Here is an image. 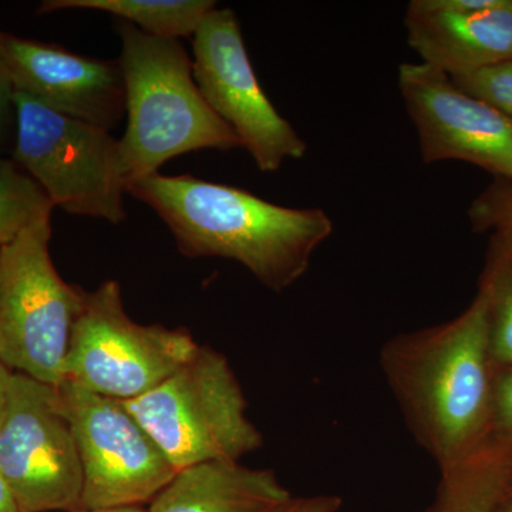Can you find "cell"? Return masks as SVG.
Instances as JSON below:
<instances>
[{
	"label": "cell",
	"instance_id": "cell-18",
	"mask_svg": "<svg viewBox=\"0 0 512 512\" xmlns=\"http://www.w3.org/2000/svg\"><path fill=\"white\" fill-rule=\"evenodd\" d=\"M53 210L42 188L15 161L0 160V247Z\"/></svg>",
	"mask_w": 512,
	"mask_h": 512
},
{
	"label": "cell",
	"instance_id": "cell-16",
	"mask_svg": "<svg viewBox=\"0 0 512 512\" xmlns=\"http://www.w3.org/2000/svg\"><path fill=\"white\" fill-rule=\"evenodd\" d=\"M512 464V450L487 444L457 466L440 471L436 498L427 512H491Z\"/></svg>",
	"mask_w": 512,
	"mask_h": 512
},
{
	"label": "cell",
	"instance_id": "cell-5",
	"mask_svg": "<svg viewBox=\"0 0 512 512\" xmlns=\"http://www.w3.org/2000/svg\"><path fill=\"white\" fill-rule=\"evenodd\" d=\"M52 214L0 247V359L16 373L59 386L86 291L66 284L50 258Z\"/></svg>",
	"mask_w": 512,
	"mask_h": 512
},
{
	"label": "cell",
	"instance_id": "cell-22",
	"mask_svg": "<svg viewBox=\"0 0 512 512\" xmlns=\"http://www.w3.org/2000/svg\"><path fill=\"white\" fill-rule=\"evenodd\" d=\"M0 36H2V30H0ZM10 120H15V87L10 79L5 56H3L2 40H0V140L8 131Z\"/></svg>",
	"mask_w": 512,
	"mask_h": 512
},
{
	"label": "cell",
	"instance_id": "cell-2",
	"mask_svg": "<svg viewBox=\"0 0 512 512\" xmlns=\"http://www.w3.org/2000/svg\"><path fill=\"white\" fill-rule=\"evenodd\" d=\"M127 192L164 221L181 254L232 259L275 292L298 282L333 234L320 208L282 207L192 175L153 174Z\"/></svg>",
	"mask_w": 512,
	"mask_h": 512
},
{
	"label": "cell",
	"instance_id": "cell-3",
	"mask_svg": "<svg viewBox=\"0 0 512 512\" xmlns=\"http://www.w3.org/2000/svg\"><path fill=\"white\" fill-rule=\"evenodd\" d=\"M119 35L127 117L119 148L126 191L174 157L242 147L235 131L202 96L180 40L147 35L123 20Z\"/></svg>",
	"mask_w": 512,
	"mask_h": 512
},
{
	"label": "cell",
	"instance_id": "cell-1",
	"mask_svg": "<svg viewBox=\"0 0 512 512\" xmlns=\"http://www.w3.org/2000/svg\"><path fill=\"white\" fill-rule=\"evenodd\" d=\"M380 367L407 429L440 471L490 444L497 369L480 292L450 322L387 340Z\"/></svg>",
	"mask_w": 512,
	"mask_h": 512
},
{
	"label": "cell",
	"instance_id": "cell-11",
	"mask_svg": "<svg viewBox=\"0 0 512 512\" xmlns=\"http://www.w3.org/2000/svg\"><path fill=\"white\" fill-rule=\"evenodd\" d=\"M399 89L424 163L467 161L512 181V117L426 63H403Z\"/></svg>",
	"mask_w": 512,
	"mask_h": 512
},
{
	"label": "cell",
	"instance_id": "cell-7",
	"mask_svg": "<svg viewBox=\"0 0 512 512\" xmlns=\"http://www.w3.org/2000/svg\"><path fill=\"white\" fill-rule=\"evenodd\" d=\"M200 345L183 328L140 325L119 282L86 292L70 336L64 380L119 402L138 399L184 366Z\"/></svg>",
	"mask_w": 512,
	"mask_h": 512
},
{
	"label": "cell",
	"instance_id": "cell-26",
	"mask_svg": "<svg viewBox=\"0 0 512 512\" xmlns=\"http://www.w3.org/2000/svg\"><path fill=\"white\" fill-rule=\"evenodd\" d=\"M0 512H22L2 477H0Z\"/></svg>",
	"mask_w": 512,
	"mask_h": 512
},
{
	"label": "cell",
	"instance_id": "cell-6",
	"mask_svg": "<svg viewBox=\"0 0 512 512\" xmlns=\"http://www.w3.org/2000/svg\"><path fill=\"white\" fill-rule=\"evenodd\" d=\"M13 161L53 207L111 224L126 221V185L119 140L109 130L73 119L15 92Z\"/></svg>",
	"mask_w": 512,
	"mask_h": 512
},
{
	"label": "cell",
	"instance_id": "cell-9",
	"mask_svg": "<svg viewBox=\"0 0 512 512\" xmlns=\"http://www.w3.org/2000/svg\"><path fill=\"white\" fill-rule=\"evenodd\" d=\"M0 477L22 512L83 511V470L56 387L13 373L0 423Z\"/></svg>",
	"mask_w": 512,
	"mask_h": 512
},
{
	"label": "cell",
	"instance_id": "cell-10",
	"mask_svg": "<svg viewBox=\"0 0 512 512\" xmlns=\"http://www.w3.org/2000/svg\"><path fill=\"white\" fill-rule=\"evenodd\" d=\"M192 72L211 109L237 134L241 146L264 173L308 151L288 120L266 96L249 60L237 15L214 8L192 36Z\"/></svg>",
	"mask_w": 512,
	"mask_h": 512
},
{
	"label": "cell",
	"instance_id": "cell-15",
	"mask_svg": "<svg viewBox=\"0 0 512 512\" xmlns=\"http://www.w3.org/2000/svg\"><path fill=\"white\" fill-rule=\"evenodd\" d=\"M217 8L212 0H47L39 13L86 9L110 13L147 35L178 39L192 37L202 19Z\"/></svg>",
	"mask_w": 512,
	"mask_h": 512
},
{
	"label": "cell",
	"instance_id": "cell-12",
	"mask_svg": "<svg viewBox=\"0 0 512 512\" xmlns=\"http://www.w3.org/2000/svg\"><path fill=\"white\" fill-rule=\"evenodd\" d=\"M0 40L15 92L104 130H113L126 116L119 60L83 56L6 32Z\"/></svg>",
	"mask_w": 512,
	"mask_h": 512
},
{
	"label": "cell",
	"instance_id": "cell-8",
	"mask_svg": "<svg viewBox=\"0 0 512 512\" xmlns=\"http://www.w3.org/2000/svg\"><path fill=\"white\" fill-rule=\"evenodd\" d=\"M60 410L72 427L83 470V511L138 507L177 470L123 402L63 380Z\"/></svg>",
	"mask_w": 512,
	"mask_h": 512
},
{
	"label": "cell",
	"instance_id": "cell-27",
	"mask_svg": "<svg viewBox=\"0 0 512 512\" xmlns=\"http://www.w3.org/2000/svg\"><path fill=\"white\" fill-rule=\"evenodd\" d=\"M94 512H148L141 510L140 507H121V508H110V510H100Z\"/></svg>",
	"mask_w": 512,
	"mask_h": 512
},
{
	"label": "cell",
	"instance_id": "cell-21",
	"mask_svg": "<svg viewBox=\"0 0 512 512\" xmlns=\"http://www.w3.org/2000/svg\"><path fill=\"white\" fill-rule=\"evenodd\" d=\"M490 443L512 450V367L495 376Z\"/></svg>",
	"mask_w": 512,
	"mask_h": 512
},
{
	"label": "cell",
	"instance_id": "cell-13",
	"mask_svg": "<svg viewBox=\"0 0 512 512\" xmlns=\"http://www.w3.org/2000/svg\"><path fill=\"white\" fill-rule=\"evenodd\" d=\"M407 42L450 77L512 59V0H413Z\"/></svg>",
	"mask_w": 512,
	"mask_h": 512
},
{
	"label": "cell",
	"instance_id": "cell-4",
	"mask_svg": "<svg viewBox=\"0 0 512 512\" xmlns=\"http://www.w3.org/2000/svg\"><path fill=\"white\" fill-rule=\"evenodd\" d=\"M123 403L177 471L239 461L264 444L227 357L207 346L151 392Z\"/></svg>",
	"mask_w": 512,
	"mask_h": 512
},
{
	"label": "cell",
	"instance_id": "cell-17",
	"mask_svg": "<svg viewBox=\"0 0 512 512\" xmlns=\"http://www.w3.org/2000/svg\"><path fill=\"white\" fill-rule=\"evenodd\" d=\"M478 292L487 309L488 342L495 369L512 367V247L493 239Z\"/></svg>",
	"mask_w": 512,
	"mask_h": 512
},
{
	"label": "cell",
	"instance_id": "cell-24",
	"mask_svg": "<svg viewBox=\"0 0 512 512\" xmlns=\"http://www.w3.org/2000/svg\"><path fill=\"white\" fill-rule=\"evenodd\" d=\"M13 373L15 372H12L0 359V423H2L6 410H8Z\"/></svg>",
	"mask_w": 512,
	"mask_h": 512
},
{
	"label": "cell",
	"instance_id": "cell-25",
	"mask_svg": "<svg viewBox=\"0 0 512 512\" xmlns=\"http://www.w3.org/2000/svg\"><path fill=\"white\" fill-rule=\"evenodd\" d=\"M491 512H512V464L507 480L503 485L500 495H498L497 503H495Z\"/></svg>",
	"mask_w": 512,
	"mask_h": 512
},
{
	"label": "cell",
	"instance_id": "cell-23",
	"mask_svg": "<svg viewBox=\"0 0 512 512\" xmlns=\"http://www.w3.org/2000/svg\"><path fill=\"white\" fill-rule=\"evenodd\" d=\"M342 498L338 495H311V497H291L272 512H338Z\"/></svg>",
	"mask_w": 512,
	"mask_h": 512
},
{
	"label": "cell",
	"instance_id": "cell-20",
	"mask_svg": "<svg viewBox=\"0 0 512 512\" xmlns=\"http://www.w3.org/2000/svg\"><path fill=\"white\" fill-rule=\"evenodd\" d=\"M477 229H493L494 238L512 247V187L497 184L485 191L470 210Z\"/></svg>",
	"mask_w": 512,
	"mask_h": 512
},
{
	"label": "cell",
	"instance_id": "cell-19",
	"mask_svg": "<svg viewBox=\"0 0 512 512\" xmlns=\"http://www.w3.org/2000/svg\"><path fill=\"white\" fill-rule=\"evenodd\" d=\"M451 80L464 93L512 117V59Z\"/></svg>",
	"mask_w": 512,
	"mask_h": 512
},
{
	"label": "cell",
	"instance_id": "cell-14",
	"mask_svg": "<svg viewBox=\"0 0 512 512\" xmlns=\"http://www.w3.org/2000/svg\"><path fill=\"white\" fill-rule=\"evenodd\" d=\"M291 497L274 471L207 461L177 471L148 512H272Z\"/></svg>",
	"mask_w": 512,
	"mask_h": 512
}]
</instances>
